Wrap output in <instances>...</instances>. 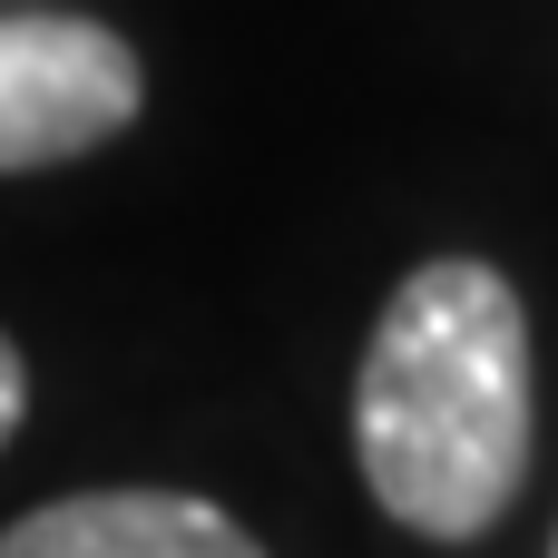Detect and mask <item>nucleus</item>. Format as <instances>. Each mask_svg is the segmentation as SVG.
Returning a JSON list of instances; mask_svg holds the SVG:
<instances>
[{
	"instance_id": "5",
	"label": "nucleus",
	"mask_w": 558,
	"mask_h": 558,
	"mask_svg": "<svg viewBox=\"0 0 558 558\" xmlns=\"http://www.w3.org/2000/svg\"><path fill=\"white\" fill-rule=\"evenodd\" d=\"M549 558H558V539H549Z\"/></svg>"
},
{
	"instance_id": "1",
	"label": "nucleus",
	"mask_w": 558,
	"mask_h": 558,
	"mask_svg": "<svg viewBox=\"0 0 558 558\" xmlns=\"http://www.w3.org/2000/svg\"><path fill=\"white\" fill-rule=\"evenodd\" d=\"M539 441L530 304L490 255H432L373 314L353 373V461L412 539H481L510 520Z\"/></svg>"
},
{
	"instance_id": "3",
	"label": "nucleus",
	"mask_w": 558,
	"mask_h": 558,
	"mask_svg": "<svg viewBox=\"0 0 558 558\" xmlns=\"http://www.w3.org/2000/svg\"><path fill=\"white\" fill-rule=\"evenodd\" d=\"M0 558H265V539L196 490H69L10 520Z\"/></svg>"
},
{
	"instance_id": "2",
	"label": "nucleus",
	"mask_w": 558,
	"mask_h": 558,
	"mask_svg": "<svg viewBox=\"0 0 558 558\" xmlns=\"http://www.w3.org/2000/svg\"><path fill=\"white\" fill-rule=\"evenodd\" d=\"M147 108V59L88 10H0V177L98 157Z\"/></svg>"
},
{
	"instance_id": "4",
	"label": "nucleus",
	"mask_w": 558,
	"mask_h": 558,
	"mask_svg": "<svg viewBox=\"0 0 558 558\" xmlns=\"http://www.w3.org/2000/svg\"><path fill=\"white\" fill-rule=\"evenodd\" d=\"M20 412H29V363H20V343L0 333V451H10V432H20Z\"/></svg>"
}]
</instances>
